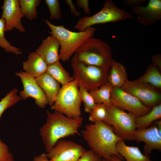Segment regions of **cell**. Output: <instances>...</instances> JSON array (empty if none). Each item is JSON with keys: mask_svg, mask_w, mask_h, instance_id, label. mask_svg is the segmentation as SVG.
I'll use <instances>...</instances> for the list:
<instances>
[{"mask_svg": "<svg viewBox=\"0 0 161 161\" xmlns=\"http://www.w3.org/2000/svg\"><path fill=\"white\" fill-rule=\"evenodd\" d=\"M83 137L90 150L106 160L113 156L124 158L117 152L116 145L122 139L114 132L113 128L102 121L87 124L81 131Z\"/></svg>", "mask_w": 161, "mask_h": 161, "instance_id": "obj_1", "label": "cell"}, {"mask_svg": "<svg viewBox=\"0 0 161 161\" xmlns=\"http://www.w3.org/2000/svg\"><path fill=\"white\" fill-rule=\"evenodd\" d=\"M46 122L40 130L45 148L48 152L62 138L75 135H80L79 129L83 118H69L55 111H47Z\"/></svg>", "mask_w": 161, "mask_h": 161, "instance_id": "obj_2", "label": "cell"}, {"mask_svg": "<svg viewBox=\"0 0 161 161\" xmlns=\"http://www.w3.org/2000/svg\"><path fill=\"white\" fill-rule=\"evenodd\" d=\"M44 21L51 30L49 33L59 42V59L64 62L68 61L87 39L93 36L96 31L94 27H91L83 31L73 32L63 25H55L47 19Z\"/></svg>", "mask_w": 161, "mask_h": 161, "instance_id": "obj_3", "label": "cell"}, {"mask_svg": "<svg viewBox=\"0 0 161 161\" xmlns=\"http://www.w3.org/2000/svg\"><path fill=\"white\" fill-rule=\"evenodd\" d=\"M78 60L84 64L109 70L113 59L110 46L93 36L87 39L75 53Z\"/></svg>", "mask_w": 161, "mask_h": 161, "instance_id": "obj_4", "label": "cell"}, {"mask_svg": "<svg viewBox=\"0 0 161 161\" xmlns=\"http://www.w3.org/2000/svg\"><path fill=\"white\" fill-rule=\"evenodd\" d=\"M71 65L73 77L78 86H83L89 92L98 89L108 82L109 70L86 64L78 60L75 54L71 59Z\"/></svg>", "mask_w": 161, "mask_h": 161, "instance_id": "obj_5", "label": "cell"}, {"mask_svg": "<svg viewBox=\"0 0 161 161\" xmlns=\"http://www.w3.org/2000/svg\"><path fill=\"white\" fill-rule=\"evenodd\" d=\"M81 103L79 86L74 79L61 87L50 109L69 118H76L80 117Z\"/></svg>", "mask_w": 161, "mask_h": 161, "instance_id": "obj_6", "label": "cell"}, {"mask_svg": "<svg viewBox=\"0 0 161 161\" xmlns=\"http://www.w3.org/2000/svg\"><path fill=\"white\" fill-rule=\"evenodd\" d=\"M133 17L129 13L118 7L112 0H106L99 12L92 16L80 18L74 28L79 31H83L94 25L114 22Z\"/></svg>", "mask_w": 161, "mask_h": 161, "instance_id": "obj_7", "label": "cell"}, {"mask_svg": "<svg viewBox=\"0 0 161 161\" xmlns=\"http://www.w3.org/2000/svg\"><path fill=\"white\" fill-rule=\"evenodd\" d=\"M107 107V116L103 122L112 126L115 133L122 139L134 140L133 134L136 129L137 117L112 104Z\"/></svg>", "mask_w": 161, "mask_h": 161, "instance_id": "obj_8", "label": "cell"}, {"mask_svg": "<svg viewBox=\"0 0 161 161\" xmlns=\"http://www.w3.org/2000/svg\"><path fill=\"white\" fill-rule=\"evenodd\" d=\"M138 99L145 105L150 107L160 103L161 94L158 89L138 81L127 80L121 88Z\"/></svg>", "mask_w": 161, "mask_h": 161, "instance_id": "obj_9", "label": "cell"}, {"mask_svg": "<svg viewBox=\"0 0 161 161\" xmlns=\"http://www.w3.org/2000/svg\"><path fill=\"white\" fill-rule=\"evenodd\" d=\"M111 101L112 105L122 110L128 111L137 117L146 114L151 109L121 88H112Z\"/></svg>", "mask_w": 161, "mask_h": 161, "instance_id": "obj_10", "label": "cell"}, {"mask_svg": "<svg viewBox=\"0 0 161 161\" xmlns=\"http://www.w3.org/2000/svg\"><path fill=\"white\" fill-rule=\"evenodd\" d=\"M86 150L75 142L61 140H59L47 154L52 161H77Z\"/></svg>", "mask_w": 161, "mask_h": 161, "instance_id": "obj_11", "label": "cell"}, {"mask_svg": "<svg viewBox=\"0 0 161 161\" xmlns=\"http://www.w3.org/2000/svg\"><path fill=\"white\" fill-rule=\"evenodd\" d=\"M19 77L23 86V90L19 92L21 99L25 100L30 97L35 100L36 104L41 108H44L48 104L46 96L37 83L35 78L25 71L15 72Z\"/></svg>", "mask_w": 161, "mask_h": 161, "instance_id": "obj_12", "label": "cell"}, {"mask_svg": "<svg viewBox=\"0 0 161 161\" xmlns=\"http://www.w3.org/2000/svg\"><path fill=\"white\" fill-rule=\"evenodd\" d=\"M134 140L145 143L144 154L149 156L154 149L161 150V121L159 120L152 126L143 129H136L133 134Z\"/></svg>", "mask_w": 161, "mask_h": 161, "instance_id": "obj_13", "label": "cell"}, {"mask_svg": "<svg viewBox=\"0 0 161 161\" xmlns=\"http://www.w3.org/2000/svg\"><path fill=\"white\" fill-rule=\"evenodd\" d=\"M2 8L1 18L5 22V32L15 28L21 32H25V29L21 22L24 16L20 8L19 0H4Z\"/></svg>", "mask_w": 161, "mask_h": 161, "instance_id": "obj_14", "label": "cell"}, {"mask_svg": "<svg viewBox=\"0 0 161 161\" xmlns=\"http://www.w3.org/2000/svg\"><path fill=\"white\" fill-rule=\"evenodd\" d=\"M139 23L144 27L155 24L161 19V0H150L145 6L139 5L131 7Z\"/></svg>", "mask_w": 161, "mask_h": 161, "instance_id": "obj_15", "label": "cell"}, {"mask_svg": "<svg viewBox=\"0 0 161 161\" xmlns=\"http://www.w3.org/2000/svg\"><path fill=\"white\" fill-rule=\"evenodd\" d=\"M60 47L58 40L54 36L49 35L43 40L35 52L42 57L48 65L59 61Z\"/></svg>", "mask_w": 161, "mask_h": 161, "instance_id": "obj_16", "label": "cell"}, {"mask_svg": "<svg viewBox=\"0 0 161 161\" xmlns=\"http://www.w3.org/2000/svg\"><path fill=\"white\" fill-rule=\"evenodd\" d=\"M35 78L44 93L48 104L51 106L54 103L61 88L60 84L47 72Z\"/></svg>", "mask_w": 161, "mask_h": 161, "instance_id": "obj_17", "label": "cell"}, {"mask_svg": "<svg viewBox=\"0 0 161 161\" xmlns=\"http://www.w3.org/2000/svg\"><path fill=\"white\" fill-rule=\"evenodd\" d=\"M22 67L25 72L36 78L47 72L48 65L39 55L32 52L23 62Z\"/></svg>", "mask_w": 161, "mask_h": 161, "instance_id": "obj_18", "label": "cell"}, {"mask_svg": "<svg viewBox=\"0 0 161 161\" xmlns=\"http://www.w3.org/2000/svg\"><path fill=\"white\" fill-rule=\"evenodd\" d=\"M116 148L118 153L126 161H149L150 156L143 154L138 147L126 145L121 139L117 143Z\"/></svg>", "mask_w": 161, "mask_h": 161, "instance_id": "obj_19", "label": "cell"}, {"mask_svg": "<svg viewBox=\"0 0 161 161\" xmlns=\"http://www.w3.org/2000/svg\"><path fill=\"white\" fill-rule=\"evenodd\" d=\"M128 80L125 66L113 60L108 76V82L113 88H121Z\"/></svg>", "mask_w": 161, "mask_h": 161, "instance_id": "obj_20", "label": "cell"}, {"mask_svg": "<svg viewBox=\"0 0 161 161\" xmlns=\"http://www.w3.org/2000/svg\"><path fill=\"white\" fill-rule=\"evenodd\" d=\"M47 72L61 84L62 86L69 83L75 79L63 67L59 61L48 65Z\"/></svg>", "mask_w": 161, "mask_h": 161, "instance_id": "obj_21", "label": "cell"}, {"mask_svg": "<svg viewBox=\"0 0 161 161\" xmlns=\"http://www.w3.org/2000/svg\"><path fill=\"white\" fill-rule=\"evenodd\" d=\"M161 118V104L153 107L146 114L136 118V129H143L148 128L153 122Z\"/></svg>", "mask_w": 161, "mask_h": 161, "instance_id": "obj_22", "label": "cell"}, {"mask_svg": "<svg viewBox=\"0 0 161 161\" xmlns=\"http://www.w3.org/2000/svg\"><path fill=\"white\" fill-rule=\"evenodd\" d=\"M137 80L158 89L161 88V74L159 69L153 64L148 66L145 73Z\"/></svg>", "mask_w": 161, "mask_h": 161, "instance_id": "obj_23", "label": "cell"}, {"mask_svg": "<svg viewBox=\"0 0 161 161\" xmlns=\"http://www.w3.org/2000/svg\"><path fill=\"white\" fill-rule=\"evenodd\" d=\"M112 88L108 82L98 89L89 92L96 104H103L107 106L112 104L111 95Z\"/></svg>", "mask_w": 161, "mask_h": 161, "instance_id": "obj_24", "label": "cell"}, {"mask_svg": "<svg viewBox=\"0 0 161 161\" xmlns=\"http://www.w3.org/2000/svg\"><path fill=\"white\" fill-rule=\"evenodd\" d=\"M21 11L24 16L28 20L31 21L37 18L36 7L39 5L40 0H19Z\"/></svg>", "mask_w": 161, "mask_h": 161, "instance_id": "obj_25", "label": "cell"}, {"mask_svg": "<svg viewBox=\"0 0 161 161\" xmlns=\"http://www.w3.org/2000/svg\"><path fill=\"white\" fill-rule=\"evenodd\" d=\"M18 91L17 89H14L1 99L0 101V120L5 110L14 105L21 99L20 96L17 95Z\"/></svg>", "mask_w": 161, "mask_h": 161, "instance_id": "obj_26", "label": "cell"}, {"mask_svg": "<svg viewBox=\"0 0 161 161\" xmlns=\"http://www.w3.org/2000/svg\"><path fill=\"white\" fill-rule=\"evenodd\" d=\"M5 22L2 18H0V47L7 52H11L17 55L22 54L21 49L12 45L5 38L4 33L5 29Z\"/></svg>", "mask_w": 161, "mask_h": 161, "instance_id": "obj_27", "label": "cell"}, {"mask_svg": "<svg viewBox=\"0 0 161 161\" xmlns=\"http://www.w3.org/2000/svg\"><path fill=\"white\" fill-rule=\"evenodd\" d=\"M89 120L92 122L103 121L107 114V107L102 103H96L90 114Z\"/></svg>", "mask_w": 161, "mask_h": 161, "instance_id": "obj_28", "label": "cell"}, {"mask_svg": "<svg viewBox=\"0 0 161 161\" xmlns=\"http://www.w3.org/2000/svg\"><path fill=\"white\" fill-rule=\"evenodd\" d=\"M79 90L82 102H83L84 111L90 114L96 103L94 100L87 89L82 86H79Z\"/></svg>", "mask_w": 161, "mask_h": 161, "instance_id": "obj_29", "label": "cell"}, {"mask_svg": "<svg viewBox=\"0 0 161 161\" xmlns=\"http://www.w3.org/2000/svg\"><path fill=\"white\" fill-rule=\"evenodd\" d=\"M44 2L49 9L50 20L58 19L61 17V11L58 0H45Z\"/></svg>", "mask_w": 161, "mask_h": 161, "instance_id": "obj_30", "label": "cell"}, {"mask_svg": "<svg viewBox=\"0 0 161 161\" xmlns=\"http://www.w3.org/2000/svg\"><path fill=\"white\" fill-rule=\"evenodd\" d=\"M0 161H14L13 154L9 151L7 145L0 139Z\"/></svg>", "mask_w": 161, "mask_h": 161, "instance_id": "obj_31", "label": "cell"}, {"mask_svg": "<svg viewBox=\"0 0 161 161\" xmlns=\"http://www.w3.org/2000/svg\"><path fill=\"white\" fill-rule=\"evenodd\" d=\"M77 161H103V159L90 149L86 150Z\"/></svg>", "mask_w": 161, "mask_h": 161, "instance_id": "obj_32", "label": "cell"}, {"mask_svg": "<svg viewBox=\"0 0 161 161\" xmlns=\"http://www.w3.org/2000/svg\"><path fill=\"white\" fill-rule=\"evenodd\" d=\"M77 6L83 9L85 13L89 16L90 11L89 7V1L88 0H78L77 2Z\"/></svg>", "mask_w": 161, "mask_h": 161, "instance_id": "obj_33", "label": "cell"}, {"mask_svg": "<svg viewBox=\"0 0 161 161\" xmlns=\"http://www.w3.org/2000/svg\"><path fill=\"white\" fill-rule=\"evenodd\" d=\"M146 0H125L123 1L124 4L127 7H131L134 6L141 5L146 3Z\"/></svg>", "mask_w": 161, "mask_h": 161, "instance_id": "obj_34", "label": "cell"}, {"mask_svg": "<svg viewBox=\"0 0 161 161\" xmlns=\"http://www.w3.org/2000/svg\"><path fill=\"white\" fill-rule=\"evenodd\" d=\"M65 2L69 6L71 12L73 15L76 17H78L80 15V12L76 9L72 0H66Z\"/></svg>", "mask_w": 161, "mask_h": 161, "instance_id": "obj_35", "label": "cell"}, {"mask_svg": "<svg viewBox=\"0 0 161 161\" xmlns=\"http://www.w3.org/2000/svg\"><path fill=\"white\" fill-rule=\"evenodd\" d=\"M153 64L160 71L161 70V55L160 54L154 55L152 58Z\"/></svg>", "mask_w": 161, "mask_h": 161, "instance_id": "obj_36", "label": "cell"}, {"mask_svg": "<svg viewBox=\"0 0 161 161\" xmlns=\"http://www.w3.org/2000/svg\"><path fill=\"white\" fill-rule=\"evenodd\" d=\"M33 161H52L49 159L45 153H43L35 157Z\"/></svg>", "mask_w": 161, "mask_h": 161, "instance_id": "obj_37", "label": "cell"}, {"mask_svg": "<svg viewBox=\"0 0 161 161\" xmlns=\"http://www.w3.org/2000/svg\"><path fill=\"white\" fill-rule=\"evenodd\" d=\"M110 160L112 161H123V160L121 159L116 156L112 157Z\"/></svg>", "mask_w": 161, "mask_h": 161, "instance_id": "obj_38", "label": "cell"}, {"mask_svg": "<svg viewBox=\"0 0 161 161\" xmlns=\"http://www.w3.org/2000/svg\"><path fill=\"white\" fill-rule=\"evenodd\" d=\"M103 161H112L110 160H106L103 159Z\"/></svg>", "mask_w": 161, "mask_h": 161, "instance_id": "obj_39", "label": "cell"}, {"mask_svg": "<svg viewBox=\"0 0 161 161\" xmlns=\"http://www.w3.org/2000/svg\"><path fill=\"white\" fill-rule=\"evenodd\" d=\"M149 161H151V160H149Z\"/></svg>", "mask_w": 161, "mask_h": 161, "instance_id": "obj_40", "label": "cell"}]
</instances>
